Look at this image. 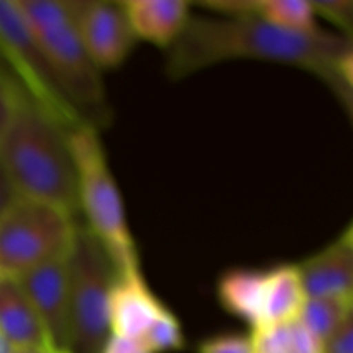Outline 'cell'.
<instances>
[{
	"instance_id": "3",
	"label": "cell",
	"mask_w": 353,
	"mask_h": 353,
	"mask_svg": "<svg viewBox=\"0 0 353 353\" xmlns=\"http://www.w3.org/2000/svg\"><path fill=\"white\" fill-rule=\"evenodd\" d=\"M16 6L40 40L69 102L86 124L100 130L110 114L103 71L79 38L72 0H16Z\"/></svg>"
},
{
	"instance_id": "27",
	"label": "cell",
	"mask_w": 353,
	"mask_h": 353,
	"mask_svg": "<svg viewBox=\"0 0 353 353\" xmlns=\"http://www.w3.org/2000/svg\"><path fill=\"white\" fill-rule=\"evenodd\" d=\"M0 353H14V348L7 343L2 334H0Z\"/></svg>"
},
{
	"instance_id": "13",
	"label": "cell",
	"mask_w": 353,
	"mask_h": 353,
	"mask_svg": "<svg viewBox=\"0 0 353 353\" xmlns=\"http://www.w3.org/2000/svg\"><path fill=\"white\" fill-rule=\"evenodd\" d=\"M137 41H147L165 52L181 38L193 16L185 0H121Z\"/></svg>"
},
{
	"instance_id": "26",
	"label": "cell",
	"mask_w": 353,
	"mask_h": 353,
	"mask_svg": "<svg viewBox=\"0 0 353 353\" xmlns=\"http://www.w3.org/2000/svg\"><path fill=\"white\" fill-rule=\"evenodd\" d=\"M14 353H62L54 348H38V350H14Z\"/></svg>"
},
{
	"instance_id": "9",
	"label": "cell",
	"mask_w": 353,
	"mask_h": 353,
	"mask_svg": "<svg viewBox=\"0 0 353 353\" xmlns=\"http://www.w3.org/2000/svg\"><path fill=\"white\" fill-rule=\"evenodd\" d=\"M74 24L90 57L102 71L128 61L138 43L119 0H72Z\"/></svg>"
},
{
	"instance_id": "8",
	"label": "cell",
	"mask_w": 353,
	"mask_h": 353,
	"mask_svg": "<svg viewBox=\"0 0 353 353\" xmlns=\"http://www.w3.org/2000/svg\"><path fill=\"white\" fill-rule=\"evenodd\" d=\"M0 52L34 102L71 130L86 124L57 81L40 40L21 16L16 0H0Z\"/></svg>"
},
{
	"instance_id": "18",
	"label": "cell",
	"mask_w": 353,
	"mask_h": 353,
	"mask_svg": "<svg viewBox=\"0 0 353 353\" xmlns=\"http://www.w3.org/2000/svg\"><path fill=\"white\" fill-rule=\"evenodd\" d=\"M138 345L148 353H169L183 350L185 334H183L181 323L168 309L148 327V331L138 341Z\"/></svg>"
},
{
	"instance_id": "17",
	"label": "cell",
	"mask_w": 353,
	"mask_h": 353,
	"mask_svg": "<svg viewBox=\"0 0 353 353\" xmlns=\"http://www.w3.org/2000/svg\"><path fill=\"white\" fill-rule=\"evenodd\" d=\"M254 353H323V343L299 321L250 333Z\"/></svg>"
},
{
	"instance_id": "22",
	"label": "cell",
	"mask_w": 353,
	"mask_h": 353,
	"mask_svg": "<svg viewBox=\"0 0 353 353\" xmlns=\"http://www.w3.org/2000/svg\"><path fill=\"white\" fill-rule=\"evenodd\" d=\"M19 90H23L19 83H12L0 78V134H2L7 123H9V117L12 114L14 99H16Z\"/></svg>"
},
{
	"instance_id": "4",
	"label": "cell",
	"mask_w": 353,
	"mask_h": 353,
	"mask_svg": "<svg viewBox=\"0 0 353 353\" xmlns=\"http://www.w3.org/2000/svg\"><path fill=\"white\" fill-rule=\"evenodd\" d=\"M76 168L78 214L103 245L117 272L140 268V255L128 224L124 200L110 169L100 131L81 124L69 133Z\"/></svg>"
},
{
	"instance_id": "25",
	"label": "cell",
	"mask_w": 353,
	"mask_h": 353,
	"mask_svg": "<svg viewBox=\"0 0 353 353\" xmlns=\"http://www.w3.org/2000/svg\"><path fill=\"white\" fill-rule=\"evenodd\" d=\"M0 78L2 79H7V81H12V83H19L16 79V76L12 74V71H10V68L7 65L6 59H3L2 52H0Z\"/></svg>"
},
{
	"instance_id": "10",
	"label": "cell",
	"mask_w": 353,
	"mask_h": 353,
	"mask_svg": "<svg viewBox=\"0 0 353 353\" xmlns=\"http://www.w3.org/2000/svg\"><path fill=\"white\" fill-rule=\"evenodd\" d=\"M55 350L69 353L68 255L16 279Z\"/></svg>"
},
{
	"instance_id": "2",
	"label": "cell",
	"mask_w": 353,
	"mask_h": 353,
	"mask_svg": "<svg viewBox=\"0 0 353 353\" xmlns=\"http://www.w3.org/2000/svg\"><path fill=\"white\" fill-rule=\"evenodd\" d=\"M69 133L71 128L19 90L0 134V161L19 199L57 207L78 219Z\"/></svg>"
},
{
	"instance_id": "16",
	"label": "cell",
	"mask_w": 353,
	"mask_h": 353,
	"mask_svg": "<svg viewBox=\"0 0 353 353\" xmlns=\"http://www.w3.org/2000/svg\"><path fill=\"white\" fill-rule=\"evenodd\" d=\"M353 319V299H305L299 323L323 343L347 321Z\"/></svg>"
},
{
	"instance_id": "1",
	"label": "cell",
	"mask_w": 353,
	"mask_h": 353,
	"mask_svg": "<svg viewBox=\"0 0 353 353\" xmlns=\"http://www.w3.org/2000/svg\"><path fill=\"white\" fill-rule=\"evenodd\" d=\"M231 61L274 62L302 69L321 79L347 112L352 110V40L334 31L296 34L271 26L257 14H193L181 38L168 50L165 72L171 79H183Z\"/></svg>"
},
{
	"instance_id": "11",
	"label": "cell",
	"mask_w": 353,
	"mask_h": 353,
	"mask_svg": "<svg viewBox=\"0 0 353 353\" xmlns=\"http://www.w3.org/2000/svg\"><path fill=\"white\" fill-rule=\"evenodd\" d=\"M168 307L148 286L140 268L117 272L109 302L110 336L138 341Z\"/></svg>"
},
{
	"instance_id": "19",
	"label": "cell",
	"mask_w": 353,
	"mask_h": 353,
	"mask_svg": "<svg viewBox=\"0 0 353 353\" xmlns=\"http://www.w3.org/2000/svg\"><path fill=\"white\" fill-rule=\"evenodd\" d=\"M317 19H326L341 37L352 40L353 2L352 0H312Z\"/></svg>"
},
{
	"instance_id": "7",
	"label": "cell",
	"mask_w": 353,
	"mask_h": 353,
	"mask_svg": "<svg viewBox=\"0 0 353 353\" xmlns=\"http://www.w3.org/2000/svg\"><path fill=\"white\" fill-rule=\"evenodd\" d=\"M216 295L221 307L247 324L250 333L296 321L305 303L296 264L230 269L217 281Z\"/></svg>"
},
{
	"instance_id": "12",
	"label": "cell",
	"mask_w": 353,
	"mask_h": 353,
	"mask_svg": "<svg viewBox=\"0 0 353 353\" xmlns=\"http://www.w3.org/2000/svg\"><path fill=\"white\" fill-rule=\"evenodd\" d=\"M305 299H353V233L340 236L296 264Z\"/></svg>"
},
{
	"instance_id": "6",
	"label": "cell",
	"mask_w": 353,
	"mask_h": 353,
	"mask_svg": "<svg viewBox=\"0 0 353 353\" xmlns=\"http://www.w3.org/2000/svg\"><path fill=\"white\" fill-rule=\"evenodd\" d=\"M78 223L57 207L17 199L0 217V278L19 279L68 255Z\"/></svg>"
},
{
	"instance_id": "24",
	"label": "cell",
	"mask_w": 353,
	"mask_h": 353,
	"mask_svg": "<svg viewBox=\"0 0 353 353\" xmlns=\"http://www.w3.org/2000/svg\"><path fill=\"white\" fill-rule=\"evenodd\" d=\"M100 353H148L145 352L140 345H137L134 341L124 340L119 336H110L107 340L105 347L102 348Z\"/></svg>"
},
{
	"instance_id": "14",
	"label": "cell",
	"mask_w": 353,
	"mask_h": 353,
	"mask_svg": "<svg viewBox=\"0 0 353 353\" xmlns=\"http://www.w3.org/2000/svg\"><path fill=\"white\" fill-rule=\"evenodd\" d=\"M0 334L14 350L54 348L16 279L0 278Z\"/></svg>"
},
{
	"instance_id": "15",
	"label": "cell",
	"mask_w": 353,
	"mask_h": 353,
	"mask_svg": "<svg viewBox=\"0 0 353 353\" xmlns=\"http://www.w3.org/2000/svg\"><path fill=\"white\" fill-rule=\"evenodd\" d=\"M257 16L288 33L312 34L323 31L312 0H259Z\"/></svg>"
},
{
	"instance_id": "20",
	"label": "cell",
	"mask_w": 353,
	"mask_h": 353,
	"mask_svg": "<svg viewBox=\"0 0 353 353\" xmlns=\"http://www.w3.org/2000/svg\"><path fill=\"white\" fill-rule=\"evenodd\" d=\"M199 353H254L252 334L224 333L200 341Z\"/></svg>"
},
{
	"instance_id": "5",
	"label": "cell",
	"mask_w": 353,
	"mask_h": 353,
	"mask_svg": "<svg viewBox=\"0 0 353 353\" xmlns=\"http://www.w3.org/2000/svg\"><path fill=\"white\" fill-rule=\"evenodd\" d=\"M116 276L117 269L103 245L78 223L68 252L69 353H100L105 347Z\"/></svg>"
},
{
	"instance_id": "21",
	"label": "cell",
	"mask_w": 353,
	"mask_h": 353,
	"mask_svg": "<svg viewBox=\"0 0 353 353\" xmlns=\"http://www.w3.org/2000/svg\"><path fill=\"white\" fill-rule=\"evenodd\" d=\"M323 353H353V319L323 341Z\"/></svg>"
},
{
	"instance_id": "23",
	"label": "cell",
	"mask_w": 353,
	"mask_h": 353,
	"mask_svg": "<svg viewBox=\"0 0 353 353\" xmlns=\"http://www.w3.org/2000/svg\"><path fill=\"white\" fill-rule=\"evenodd\" d=\"M19 199L14 190L12 183H10L9 174H7L6 168H3L2 161H0V217L14 205V202Z\"/></svg>"
}]
</instances>
